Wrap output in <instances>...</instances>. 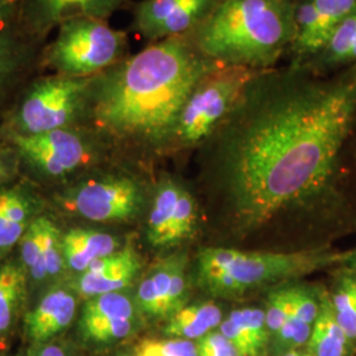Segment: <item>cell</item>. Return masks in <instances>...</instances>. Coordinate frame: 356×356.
Instances as JSON below:
<instances>
[{"mask_svg":"<svg viewBox=\"0 0 356 356\" xmlns=\"http://www.w3.org/2000/svg\"><path fill=\"white\" fill-rule=\"evenodd\" d=\"M293 285H286L284 288L275 289L269 294L266 309V322L270 337L280 330L289 318L291 306H292Z\"/></svg>","mask_w":356,"mask_h":356,"instance_id":"cell-32","label":"cell"},{"mask_svg":"<svg viewBox=\"0 0 356 356\" xmlns=\"http://www.w3.org/2000/svg\"><path fill=\"white\" fill-rule=\"evenodd\" d=\"M26 270L16 261L0 267V338L6 337L16 321L26 298Z\"/></svg>","mask_w":356,"mask_h":356,"instance_id":"cell-25","label":"cell"},{"mask_svg":"<svg viewBox=\"0 0 356 356\" xmlns=\"http://www.w3.org/2000/svg\"><path fill=\"white\" fill-rule=\"evenodd\" d=\"M136 304L123 292L107 293L88 298L78 329L82 338L97 344L126 339L136 329Z\"/></svg>","mask_w":356,"mask_h":356,"instance_id":"cell-14","label":"cell"},{"mask_svg":"<svg viewBox=\"0 0 356 356\" xmlns=\"http://www.w3.org/2000/svg\"><path fill=\"white\" fill-rule=\"evenodd\" d=\"M329 298L335 318L356 347V272L342 273Z\"/></svg>","mask_w":356,"mask_h":356,"instance_id":"cell-26","label":"cell"},{"mask_svg":"<svg viewBox=\"0 0 356 356\" xmlns=\"http://www.w3.org/2000/svg\"><path fill=\"white\" fill-rule=\"evenodd\" d=\"M15 1H16V3H19V4H20V3H22V1H23V0H15Z\"/></svg>","mask_w":356,"mask_h":356,"instance_id":"cell-40","label":"cell"},{"mask_svg":"<svg viewBox=\"0 0 356 356\" xmlns=\"http://www.w3.org/2000/svg\"><path fill=\"white\" fill-rule=\"evenodd\" d=\"M223 0H140L132 4L131 28L149 44L189 36Z\"/></svg>","mask_w":356,"mask_h":356,"instance_id":"cell-10","label":"cell"},{"mask_svg":"<svg viewBox=\"0 0 356 356\" xmlns=\"http://www.w3.org/2000/svg\"><path fill=\"white\" fill-rule=\"evenodd\" d=\"M22 259L23 267L35 281L47 280V272L42 266L41 257V232L38 216L31 223L22 239Z\"/></svg>","mask_w":356,"mask_h":356,"instance_id":"cell-29","label":"cell"},{"mask_svg":"<svg viewBox=\"0 0 356 356\" xmlns=\"http://www.w3.org/2000/svg\"><path fill=\"white\" fill-rule=\"evenodd\" d=\"M184 188L172 177H165L159 184L147 223V239L154 248H166V238Z\"/></svg>","mask_w":356,"mask_h":356,"instance_id":"cell-24","label":"cell"},{"mask_svg":"<svg viewBox=\"0 0 356 356\" xmlns=\"http://www.w3.org/2000/svg\"><path fill=\"white\" fill-rule=\"evenodd\" d=\"M41 232V257L47 277L51 279L61 273L65 266L64 236L57 226L47 216H38Z\"/></svg>","mask_w":356,"mask_h":356,"instance_id":"cell-27","label":"cell"},{"mask_svg":"<svg viewBox=\"0 0 356 356\" xmlns=\"http://www.w3.org/2000/svg\"><path fill=\"white\" fill-rule=\"evenodd\" d=\"M344 259L346 254H335L326 248L268 251L210 245L198 251L194 276L197 286L206 294L235 298L332 264H343Z\"/></svg>","mask_w":356,"mask_h":356,"instance_id":"cell-4","label":"cell"},{"mask_svg":"<svg viewBox=\"0 0 356 356\" xmlns=\"http://www.w3.org/2000/svg\"><path fill=\"white\" fill-rule=\"evenodd\" d=\"M120 250V241L104 231L70 229L64 236L65 266L76 273Z\"/></svg>","mask_w":356,"mask_h":356,"instance_id":"cell-19","label":"cell"},{"mask_svg":"<svg viewBox=\"0 0 356 356\" xmlns=\"http://www.w3.org/2000/svg\"><path fill=\"white\" fill-rule=\"evenodd\" d=\"M47 42L17 23L0 33V124L26 83L44 73L41 57Z\"/></svg>","mask_w":356,"mask_h":356,"instance_id":"cell-12","label":"cell"},{"mask_svg":"<svg viewBox=\"0 0 356 356\" xmlns=\"http://www.w3.org/2000/svg\"><path fill=\"white\" fill-rule=\"evenodd\" d=\"M20 168V161L13 144L0 139V186H3Z\"/></svg>","mask_w":356,"mask_h":356,"instance_id":"cell-34","label":"cell"},{"mask_svg":"<svg viewBox=\"0 0 356 356\" xmlns=\"http://www.w3.org/2000/svg\"><path fill=\"white\" fill-rule=\"evenodd\" d=\"M135 356H198V350L197 343L188 339H149L136 347Z\"/></svg>","mask_w":356,"mask_h":356,"instance_id":"cell-31","label":"cell"},{"mask_svg":"<svg viewBox=\"0 0 356 356\" xmlns=\"http://www.w3.org/2000/svg\"><path fill=\"white\" fill-rule=\"evenodd\" d=\"M198 356H241L236 347L220 331H211L197 342Z\"/></svg>","mask_w":356,"mask_h":356,"instance_id":"cell-33","label":"cell"},{"mask_svg":"<svg viewBox=\"0 0 356 356\" xmlns=\"http://www.w3.org/2000/svg\"><path fill=\"white\" fill-rule=\"evenodd\" d=\"M222 321V310L216 302H197L185 305L170 316L164 332L169 338L198 341L219 327Z\"/></svg>","mask_w":356,"mask_h":356,"instance_id":"cell-22","label":"cell"},{"mask_svg":"<svg viewBox=\"0 0 356 356\" xmlns=\"http://www.w3.org/2000/svg\"><path fill=\"white\" fill-rule=\"evenodd\" d=\"M294 11L296 0H223L189 36L218 64L270 70L292 45Z\"/></svg>","mask_w":356,"mask_h":356,"instance_id":"cell-3","label":"cell"},{"mask_svg":"<svg viewBox=\"0 0 356 356\" xmlns=\"http://www.w3.org/2000/svg\"><path fill=\"white\" fill-rule=\"evenodd\" d=\"M173 256L159 263L141 280L136 305L149 317H170L176 313L173 304Z\"/></svg>","mask_w":356,"mask_h":356,"instance_id":"cell-21","label":"cell"},{"mask_svg":"<svg viewBox=\"0 0 356 356\" xmlns=\"http://www.w3.org/2000/svg\"><path fill=\"white\" fill-rule=\"evenodd\" d=\"M355 118L353 67L334 78L289 65L257 73L198 148L216 239L254 241L325 204Z\"/></svg>","mask_w":356,"mask_h":356,"instance_id":"cell-1","label":"cell"},{"mask_svg":"<svg viewBox=\"0 0 356 356\" xmlns=\"http://www.w3.org/2000/svg\"><path fill=\"white\" fill-rule=\"evenodd\" d=\"M343 264H346L347 267L350 268V270L356 272V248L346 254Z\"/></svg>","mask_w":356,"mask_h":356,"instance_id":"cell-37","label":"cell"},{"mask_svg":"<svg viewBox=\"0 0 356 356\" xmlns=\"http://www.w3.org/2000/svg\"><path fill=\"white\" fill-rule=\"evenodd\" d=\"M16 356H69L61 346L53 343H40Z\"/></svg>","mask_w":356,"mask_h":356,"instance_id":"cell-36","label":"cell"},{"mask_svg":"<svg viewBox=\"0 0 356 356\" xmlns=\"http://www.w3.org/2000/svg\"><path fill=\"white\" fill-rule=\"evenodd\" d=\"M16 149L20 165L48 179H61L97 166L114 152L91 126L61 128L38 135H1Z\"/></svg>","mask_w":356,"mask_h":356,"instance_id":"cell-8","label":"cell"},{"mask_svg":"<svg viewBox=\"0 0 356 356\" xmlns=\"http://www.w3.org/2000/svg\"><path fill=\"white\" fill-rule=\"evenodd\" d=\"M219 331L236 347L241 356L263 355L270 338L266 312L257 307L231 312L219 325Z\"/></svg>","mask_w":356,"mask_h":356,"instance_id":"cell-18","label":"cell"},{"mask_svg":"<svg viewBox=\"0 0 356 356\" xmlns=\"http://www.w3.org/2000/svg\"><path fill=\"white\" fill-rule=\"evenodd\" d=\"M128 0H23L17 24L26 33L49 40L51 31L67 20L88 17L106 20Z\"/></svg>","mask_w":356,"mask_h":356,"instance_id":"cell-13","label":"cell"},{"mask_svg":"<svg viewBox=\"0 0 356 356\" xmlns=\"http://www.w3.org/2000/svg\"><path fill=\"white\" fill-rule=\"evenodd\" d=\"M61 204L91 222H127L140 213L143 191L140 184L124 173L92 175L69 188Z\"/></svg>","mask_w":356,"mask_h":356,"instance_id":"cell-9","label":"cell"},{"mask_svg":"<svg viewBox=\"0 0 356 356\" xmlns=\"http://www.w3.org/2000/svg\"><path fill=\"white\" fill-rule=\"evenodd\" d=\"M353 348L355 346L335 318L329 296H322L318 317L307 342V353L313 356H348Z\"/></svg>","mask_w":356,"mask_h":356,"instance_id":"cell-23","label":"cell"},{"mask_svg":"<svg viewBox=\"0 0 356 356\" xmlns=\"http://www.w3.org/2000/svg\"><path fill=\"white\" fill-rule=\"evenodd\" d=\"M353 73H354V85H355V91H356V66L353 67Z\"/></svg>","mask_w":356,"mask_h":356,"instance_id":"cell-39","label":"cell"},{"mask_svg":"<svg viewBox=\"0 0 356 356\" xmlns=\"http://www.w3.org/2000/svg\"><path fill=\"white\" fill-rule=\"evenodd\" d=\"M219 65L191 36L148 44L94 76L90 126L114 151L165 154L191 90Z\"/></svg>","mask_w":356,"mask_h":356,"instance_id":"cell-2","label":"cell"},{"mask_svg":"<svg viewBox=\"0 0 356 356\" xmlns=\"http://www.w3.org/2000/svg\"><path fill=\"white\" fill-rule=\"evenodd\" d=\"M56 38L44 47V73L88 78L103 73L129 56L127 32L106 20L78 17L57 26Z\"/></svg>","mask_w":356,"mask_h":356,"instance_id":"cell-6","label":"cell"},{"mask_svg":"<svg viewBox=\"0 0 356 356\" xmlns=\"http://www.w3.org/2000/svg\"><path fill=\"white\" fill-rule=\"evenodd\" d=\"M355 13L356 0H296L294 38L286 54L289 66L309 64L342 22Z\"/></svg>","mask_w":356,"mask_h":356,"instance_id":"cell-11","label":"cell"},{"mask_svg":"<svg viewBox=\"0 0 356 356\" xmlns=\"http://www.w3.org/2000/svg\"><path fill=\"white\" fill-rule=\"evenodd\" d=\"M198 216L200 210L197 200L194 198L191 191L184 188L178 200L176 214L166 238V248L185 242L186 239H191V235L195 232V229L198 226Z\"/></svg>","mask_w":356,"mask_h":356,"instance_id":"cell-28","label":"cell"},{"mask_svg":"<svg viewBox=\"0 0 356 356\" xmlns=\"http://www.w3.org/2000/svg\"><path fill=\"white\" fill-rule=\"evenodd\" d=\"M257 70L219 65L191 90L178 115L165 154L198 149L227 118Z\"/></svg>","mask_w":356,"mask_h":356,"instance_id":"cell-7","label":"cell"},{"mask_svg":"<svg viewBox=\"0 0 356 356\" xmlns=\"http://www.w3.org/2000/svg\"><path fill=\"white\" fill-rule=\"evenodd\" d=\"M356 66V13L350 15L318 54L302 69L319 76Z\"/></svg>","mask_w":356,"mask_h":356,"instance_id":"cell-20","label":"cell"},{"mask_svg":"<svg viewBox=\"0 0 356 356\" xmlns=\"http://www.w3.org/2000/svg\"><path fill=\"white\" fill-rule=\"evenodd\" d=\"M94 76L40 73L16 98L0 124L1 135H38L90 126Z\"/></svg>","mask_w":356,"mask_h":356,"instance_id":"cell-5","label":"cell"},{"mask_svg":"<svg viewBox=\"0 0 356 356\" xmlns=\"http://www.w3.org/2000/svg\"><path fill=\"white\" fill-rule=\"evenodd\" d=\"M281 356H313L310 353H307V351H298V350H293V351H289V353H285V354H282Z\"/></svg>","mask_w":356,"mask_h":356,"instance_id":"cell-38","label":"cell"},{"mask_svg":"<svg viewBox=\"0 0 356 356\" xmlns=\"http://www.w3.org/2000/svg\"><path fill=\"white\" fill-rule=\"evenodd\" d=\"M141 269L140 256L126 245L115 254L91 264L76 279V291L83 297H97L107 293L122 292L131 285Z\"/></svg>","mask_w":356,"mask_h":356,"instance_id":"cell-15","label":"cell"},{"mask_svg":"<svg viewBox=\"0 0 356 356\" xmlns=\"http://www.w3.org/2000/svg\"><path fill=\"white\" fill-rule=\"evenodd\" d=\"M76 296L67 288H54L47 293L26 316V334L36 344L47 343L66 330L76 317Z\"/></svg>","mask_w":356,"mask_h":356,"instance_id":"cell-16","label":"cell"},{"mask_svg":"<svg viewBox=\"0 0 356 356\" xmlns=\"http://www.w3.org/2000/svg\"><path fill=\"white\" fill-rule=\"evenodd\" d=\"M313 326L314 325L305 323L289 314V318L286 319L284 326L275 335H272L273 350L282 355L305 346L310 339Z\"/></svg>","mask_w":356,"mask_h":356,"instance_id":"cell-30","label":"cell"},{"mask_svg":"<svg viewBox=\"0 0 356 356\" xmlns=\"http://www.w3.org/2000/svg\"><path fill=\"white\" fill-rule=\"evenodd\" d=\"M23 185L0 193V261L22 242L35 220L36 204Z\"/></svg>","mask_w":356,"mask_h":356,"instance_id":"cell-17","label":"cell"},{"mask_svg":"<svg viewBox=\"0 0 356 356\" xmlns=\"http://www.w3.org/2000/svg\"><path fill=\"white\" fill-rule=\"evenodd\" d=\"M19 7L15 0H0V33L17 23Z\"/></svg>","mask_w":356,"mask_h":356,"instance_id":"cell-35","label":"cell"}]
</instances>
